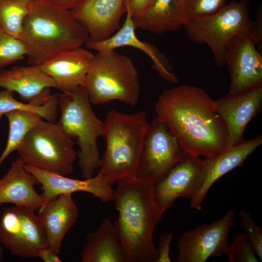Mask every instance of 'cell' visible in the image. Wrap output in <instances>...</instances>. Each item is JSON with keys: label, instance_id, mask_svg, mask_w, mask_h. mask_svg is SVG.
<instances>
[{"label": "cell", "instance_id": "obj_31", "mask_svg": "<svg viewBox=\"0 0 262 262\" xmlns=\"http://www.w3.org/2000/svg\"><path fill=\"white\" fill-rule=\"evenodd\" d=\"M238 213L241 225L246 231V236L255 254L262 260V228L257 225L250 214L244 210H240Z\"/></svg>", "mask_w": 262, "mask_h": 262}, {"label": "cell", "instance_id": "obj_3", "mask_svg": "<svg viewBox=\"0 0 262 262\" xmlns=\"http://www.w3.org/2000/svg\"><path fill=\"white\" fill-rule=\"evenodd\" d=\"M88 37L70 10L49 0H36L24 20L20 40L28 62L39 65L56 53L82 47Z\"/></svg>", "mask_w": 262, "mask_h": 262}, {"label": "cell", "instance_id": "obj_28", "mask_svg": "<svg viewBox=\"0 0 262 262\" xmlns=\"http://www.w3.org/2000/svg\"><path fill=\"white\" fill-rule=\"evenodd\" d=\"M226 0H180V11L183 25L216 13L225 5Z\"/></svg>", "mask_w": 262, "mask_h": 262}, {"label": "cell", "instance_id": "obj_38", "mask_svg": "<svg viewBox=\"0 0 262 262\" xmlns=\"http://www.w3.org/2000/svg\"><path fill=\"white\" fill-rule=\"evenodd\" d=\"M26 0V1L32 2V1H33L36 0Z\"/></svg>", "mask_w": 262, "mask_h": 262}, {"label": "cell", "instance_id": "obj_22", "mask_svg": "<svg viewBox=\"0 0 262 262\" xmlns=\"http://www.w3.org/2000/svg\"><path fill=\"white\" fill-rule=\"evenodd\" d=\"M82 262H125L126 254L114 224L105 218L90 232L80 253Z\"/></svg>", "mask_w": 262, "mask_h": 262}, {"label": "cell", "instance_id": "obj_19", "mask_svg": "<svg viewBox=\"0 0 262 262\" xmlns=\"http://www.w3.org/2000/svg\"><path fill=\"white\" fill-rule=\"evenodd\" d=\"M38 210L37 216L45 233L46 247L58 254L65 235L78 217V208L72 194H61L49 199Z\"/></svg>", "mask_w": 262, "mask_h": 262}, {"label": "cell", "instance_id": "obj_36", "mask_svg": "<svg viewBox=\"0 0 262 262\" xmlns=\"http://www.w3.org/2000/svg\"><path fill=\"white\" fill-rule=\"evenodd\" d=\"M56 5L64 9L71 10L81 0H49Z\"/></svg>", "mask_w": 262, "mask_h": 262}, {"label": "cell", "instance_id": "obj_7", "mask_svg": "<svg viewBox=\"0 0 262 262\" xmlns=\"http://www.w3.org/2000/svg\"><path fill=\"white\" fill-rule=\"evenodd\" d=\"M59 123L42 119L27 133L17 151L25 164L62 176L71 174L75 142Z\"/></svg>", "mask_w": 262, "mask_h": 262}, {"label": "cell", "instance_id": "obj_33", "mask_svg": "<svg viewBox=\"0 0 262 262\" xmlns=\"http://www.w3.org/2000/svg\"><path fill=\"white\" fill-rule=\"evenodd\" d=\"M252 39L256 45H262V6L259 4L256 8V19L252 33Z\"/></svg>", "mask_w": 262, "mask_h": 262}, {"label": "cell", "instance_id": "obj_27", "mask_svg": "<svg viewBox=\"0 0 262 262\" xmlns=\"http://www.w3.org/2000/svg\"><path fill=\"white\" fill-rule=\"evenodd\" d=\"M31 3L23 0H0V28L20 39Z\"/></svg>", "mask_w": 262, "mask_h": 262}, {"label": "cell", "instance_id": "obj_34", "mask_svg": "<svg viewBox=\"0 0 262 262\" xmlns=\"http://www.w3.org/2000/svg\"><path fill=\"white\" fill-rule=\"evenodd\" d=\"M152 0H126V8L132 17L141 14Z\"/></svg>", "mask_w": 262, "mask_h": 262}, {"label": "cell", "instance_id": "obj_37", "mask_svg": "<svg viewBox=\"0 0 262 262\" xmlns=\"http://www.w3.org/2000/svg\"><path fill=\"white\" fill-rule=\"evenodd\" d=\"M4 258L3 246L0 242V262L2 261Z\"/></svg>", "mask_w": 262, "mask_h": 262}, {"label": "cell", "instance_id": "obj_5", "mask_svg": "<svg viewBox=\"0 0 262 262\" xmlns=\"http://www.w3.org/2000/svg\"><path fill=\"white\" fill-rule=\"evenodd\" d=\"M84 86L94 104L118 100L134 106L141 90L138 72L132 60L115 50L94 55Z\"/></svg>", "mask_w": 262, "mask_h": 262}, {"label": "cell", "instance_id": "obj_25", "mask_svg": "<svg viewBox=\"0 0 262 262\" xmlns=\"http://www.w3.org/2000/svg\"><path fill=\"white\" fill-rule=\"evenodd\" d=\"M5 115L9 122V133L0 156V166L11 153L17 150L29 131L43 118L37 113L25 110L11 112Z\"/></svg>", "mask_w": 262, "mask_h": 262}, {"label": "cell", "instance_id": "obj_14", "mask_svg": "<svg viewBox=\"0 0 262 262\" xmlns=\"http://www.w3.org/2000/svg\"><path fill=\"white\" fill-rule=\"evenodd\" d=\"M126 0H81L71 9L74 18L95 41L105 40L120 28Z\"/></svg>", "mask_w": 262, "mask_h": 262}, {"label": "cell", "instance_id": "obj_16", "mask_svg": "<svg viewBox=\"0 0 262 262\" xmlns=\"http://www.w3.org/2000/svg\"><path fill=\"white\" fill-rule=\"evenodd\" d=\"M94 54L82 47L62 51L39 65L54 81L63 93L72 92L84 86Z\"/></svg>", "mask_w": 262, "mask_h": 262}, {"label": "cell", "instance_id": "obj_6", "mask_svg": "<svg viewBox=\"0 0 262 262\" xmlns=\"http://www.w3.org/2000/svg\"><path fill=\"white\" fill-rule=\"evenodd\" d=\"M61 116L58 122L73 139L80 148L77 153L82 175L91 178L99 166L97 145L98 137L104 134L105 124L92 110L87 91L81 86L75 91L58 95Z\"/></svg>", "mask_w": 262, "mask_h": 262}, {"label": "cell", "instance_id": "obj_11", "mask_svg": "<svg viewBox=\"0 0 262 262\" xmlns=\"http://www.w3.org/2000/svg\"><path fill=\"white\" fill-rule=\"evenodd\" d=\"M234 222V213L231 210L218 220L183 233L178 241L176 261L205 262L211 257L226 254L229 230Z\"/></svg>", "mask_w": 262, "mask_h": 262}, {"label": "cell", "instance_id": "obj_17", "mask_svg": "<svg viewBox=\"0 0 262 262\" xmlns=\"http://www.w3.org/2000/svg\"><path fill=\"white\" fill-rule=\"evenodd\" d=\"M124 22L118 31L108 38L95 41L87 38L84 45L87 49L95 50L98 53H110L117 48L130 46L144 51L151 59L152 67L164 80L177 83L178 78L172 71V67L165 56L155 46L139 39L135 34L136 28L132 16L126 11Z\"/></svg>", "mask_w": 262, "mask_h": 262}, {"label": "cell", "instance_id": "obj_13", "mask_svg": "<svg viewBox=\"0 0 262 262\" xmlns=\"http://www.w3.org/2000/svg\"><path fill=\"white\" fill-rule=\"evenodd\" d=\"M255 45L252 33H248L235 36L228 47L225 61L230 78L228 95L262 86V55Z\"/></svg>", "mask_w": 262, "mask_h": 262}, {"label": "cell", "instance_id": "obj_23", "mask_svg": "<svg viewBox=\"0 0 262 262\" xmlns=\"http://www.w3.org/2000/svg\"><path fill=\"white\" fill-rule=\"evenodd\" d=\"M0 87L17 93L21 99L29 102L45 88H56V85L39 65H31L0 68Z\"/></svg>", "mask_w": 262, "mask_h": 262}, {"label": "cell", "instance_id": "obj_1", "mask_svg": "<svg viewBox=\"0 0 262 262\" xmlns=\"http://www.w3.org/2000/svg\"><path fill=\"white\" fill-rule=\"evenodd\" d=\"M155 111L187 154L212 158L228 147L214 100L201 88L183 84L164 90Z\"/></svg>", "mask_w": 262, "mask_h": 262}, {"label": "cell", "instance_id": "obj_10", "mask_svg": "<svg viewBox=\"0 0 262 262\" xmlns=\"http://www.w3.org/2000/svg\"><path fill=\"white\" fill-rule=\"evenodd\" d=\"M0 242L14 256L37 257L46 242L35 211L16 205L5 209L0 219Z\"/></svg>", "mask_w": 262, "mask_h": 262}, {"label": "cell", "instance_id": "obj_21", "mask_svg": "<svg viewBox=\"0 0 262 262\" xmlns=\"http://www.w3.org/2000/svg\"><path fill=\"white\" fill-rule=\"evenodd\" d=\"M262 144V136L259 135L255 138L229 146L213 157L206 158L208 161L206 174L199 190L191 199L190 208L200 210L213 184L223 175L241 166L246 159Z\"/></svg>", "mask_w": 262, "mask_h": 262}, {"label": "cell", "instance_id": "obj_35", "mask_svg": "<svg viewBox=\"0 0 262 262\" xmlns=\"http://www.w3.org/2000/svg\"><path fill=\"white\" fill-rule=\"evenodd\" d=\"M37 257L41 259L44 262H61V259L58 254L53 250L46 247L38 252Z\"/></svg>", "mask_w": 262, "mask_h": 262}, {"label": "cell", "instance_id": "obj_32", "mask_svg": "<svg viewBox=\"0 0 262 262\" xmlns=\"http://www.w3.org/2000/svg\"><path fill=\"white\" fill-rule=\"evenodd\" d=\"M174 231L162 234L159 240L157 251L158 258L157 262H171L170 258V248Z\"/></svg>", "mask_w": 262, "mask_h": 262}, {"label": "cell", "instance_id": "obj_2", "mask_svg": "<svg viewBox=\"0 0 262 262\" xmlns=\"http://www.w3.org/2000/svg\"><path fill=\"white\" fill-rule=\"evenodd\" d=\"M117 182L114 200L118 215L114 225L126 262H157L153 234L163 214L155 203L153 184L136 178Z\"/></svg>", "mask_w": 262, "mask_h": 262}, {"label": "cell", "instance_id": "obj_18", "mask_svg": "<svg viewBox=\"0 0 262 262\" xmlns=\"http://www.w3.org/2000/svg\"><path fill=\"white\" fill-rule=\"evenodd\" d=\"M25 169L33 175L41 185L42 194L47 199L61 194L84 192L93 195L103 202L114 200V191L100 169L95 177L83 180L69 178L27 164H25Z\"/></svg>", "mask_w": 262, "mask_h": 262}, {"label": "cell", "instance_id": "obj_9", "mask_svg": "<svg viewBox=\"0 0 262 262\" xmlns=\"http://www.w3.org/2000/svg\"><path fill=\"white\" fill-rule=\"evenodd\" d=\"M187 154L167 127L156 116L145 137L136 178L154 185Z\"/></svg>", "mask_w": 262, "mask_h": 262}, {"label": "cell", "instance_id": "obj_26", "mask_svg": "<svg viewBox=\"0 0 262 262\" xmlns=\"http://www.w3.org/2000/svg\"><path fill=\"white\" fill-rule=\"evenodd\" d=\"M14 92L2 89L0 90V120L3 115L18 110L33 111L40 114L47 121L54 122L57 114L58 98L57 95H50L43 104L33 99L28 103L21 102L14 97Z\"/></svg>", "mask_w": 262, "mask_h": 262}, {"label": "cell", "instance_id": "obj_20", "mask_svg": "<svg viewBox=\"0 0 262 262\" xmlns=\"http://www.w3.org/2000/svg\"><path fill=\"white\" fill-rule=\"evenodd\" d=\"M25 164L19 157L13 161L6 174L0 178V206L5 203L39 210L48 199L38 194L34 186L36 178L25 169Z\"/></svg>", "mask_w": 262, "mask_h": 262}, {"label": "cell", "instance_id": "obj_4", "mask_svg": "<svg viewBox=\"0 0 262 262\" xmlns=\"http://www.w3.org/2000/svg\"><path fill=\"white\" fill-rule=\"evenodd\" d=\"M104 124L106 148L99 163L104 178L111 185L136 178L149 125L147 114L142 111L127 114L112 109Z\"/></svg>", "mask_w": 262, "mask_h": 262}, {"label": "cell", "instance_id": "obj_24", "mask_svg": "<svg viewBox=\"0 0 262 262\" xmlns=\"http://www.w3.org/2000/svg\"><path fill=\"white\" fill-rule=\"evenodd\" d=\"M180 0H152L139 15L132 17L136 28L161 34L179 30L183 26Z\"/></svg>", "mask_w": 262, "mask_h": 262}, {"label": "cell", "instance_id": "obj_12", "mask_svg": "<svg viewBox=\"0 0 262 262\" xmlns=\"http://www.w3.org/2000/svg\"><path fill=\"white\" fill-rule=\"evenodd\" d=\"M208 167L206 158L187 154L161 180L153 185L156 206L163 214L179 197L192 199L200 188Z\"/></svg>", "mask_w": 262, "mask_h": 262}, {"label": "cell", "instance_id": "obj_30", "mask_svg": "<svg viewBox=\"0 0 262 262\" xmlns=\"http://www.w3.org/2000/svg\"><path fill=\"white\" fill-rule=\"evenodd\" d=\"M226 254L230 262H258L246 234L239 232L228 246Z\"/></svg>", "mask_w": 262, "mask_h": 262}, {"label": "cell", "instance_id": "obj_15", "mask_svg": "<svg viewBox=\"0 0 262 262\" xmlns=\"http://www.w3.org/2000/svg\"><path fill=\"white\" fill-rule=\"evenodd\" d=\"M216 112L228 134V147L245 140L243 134L248 123L262 108V86L214 100Z\"/></svg>", "mask_w": 262, "mask_h": 262}, {"label": "cell", "instance_id": "obj_29", "mask_svg": "<svg viewBox=\"0 0 262 262\" xmlns=\"http://www.w3.org/2000/svg\"><path fill=\"white\" fill-rule=\"evenodd\" d=\"M26 48L20 39L0 28V69L23 60Z\"/></svg>", "mask_w": 262, "mask_h": 262}, {"label": "cell", "instance_id": "obj_8", "mask_svg": "<svg viewBox=\"0 0 262 262\" xmlns=\"http://www.w3.org/2000/svg\"><path fill=\"white\" fill-rule=\"evenodd\" d=\"M250 6L249 0H233L216 13L183 27L192 41L211 48L216 65L222 67L231 40L241 34L253 33L254 21L249 17Z\"/></svg>", "mask_w": 262, "mask_h": 262}]
</instances>
